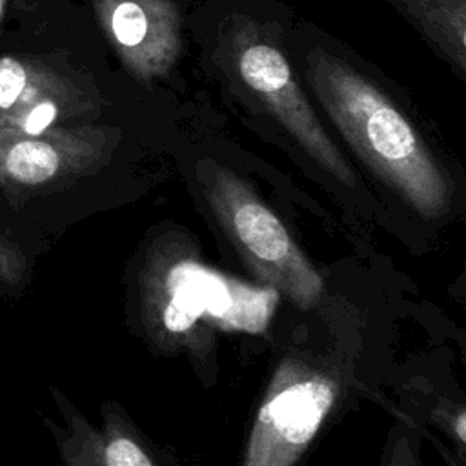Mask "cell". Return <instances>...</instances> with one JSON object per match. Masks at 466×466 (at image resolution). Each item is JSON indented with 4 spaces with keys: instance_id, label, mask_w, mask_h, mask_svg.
<instances>
[{
    "instance_id": "6da1fadb",
    "label": "cell",
    "mask_w": 466,
    "mask_h": 466,
    "mask_svg": "<svg viewBox=\"0 0 466 466\" xmlns=\"http://www.w3.org/2000/svg\"><path fill=\"white\" fill-rule=\"evenodd\" d=\"M308 78L353 151L411 208L437 217L450 187L410 120L366 76L324 49L308 58Z\"/></svg>"
},
{
    "instance_id": "8992f818",
    "label": "cell",
    "mask_w": 466,
    "mask_h": 466,
    "mask_svg": "<svg viewBox=\"0 0 466 466\" xmlns=\"http://www.w3.org/2000/svg\"><path fill=\"white\" fill-rule=\"evenodd\" d=\"M107 36L138 78L166 73L180 46V15L171 0H96Z\"/></svg>"
},
{
    "instance_id": "5b68a950",
    "label": "cell",
    "mask_w": 466,
    "mask_h": 466,
    "mask_svg": "<svg viewBox=\"0 0 466 466\" xmlns=\"http://www.w3.org/2000/svg\"><path fill=\"white\" fill-rule=\"evenodd\" d=\"M237 66L242 82L266 104L293 138L328 173L344 184H351V167L317 120L282 53L266 42H248L238 53Z\"/></svg>"
},
{
    "instance_id": "8fae6325",
    "label": "cell",
    "mask_w": 466,
    "mask_h": 466,
    "mask_svg": "<svg viewBox=\"0 0 466 466\" xmlns=\"http://www.w3.org/2000/svg\"><path fill=\"white\" fill-rule=\"evenodd\" d=\"M4 5H5V0H0V22H2V15H4Z\"/></svg>"
},
{
    "instance_id": "52a82bcc",
    "label": "cell",
    "mask_w": 466,
    "mask_h": 466,
    "mask_svg": "<svg viewBox=\"0 0 466 466\" xmlns=\"http://www.w3.org/2000/svg\"><path fill=\"white\" fill-rule=\"evenodd\" d=\"M73 138L58 133L44 137H0V177L38 186L53 180L71 162Z\"/></svg>"
},
{
    "instance_id": "9c48e42d",
    "label": "cell",
    "mask_w": 466,
    "mask_h": 466,
    "mask_svg": "<svg viewBox=\"0 0 466 466\" xmlns=\"http://www.w3.org/2000/svg\"><path fill=\"white\" fill-rule=\"evenodd\" d=\"M80 466H155L149 455L126 433L107 430L91 435Z\"/></svg>"
},
{
    "instance_id": "30bf717a",
    "label": "cell",
    "mask_w": 466,
    "mask_h": 466,
    "mask_svg": "<svg viewBox=\"0 0 466 466\" xmlns=\"http://www.w3.org/2000/svg\"><path fill=\"white\" fill-rule=\"evenodd\" d=\"M464 419H466V415L461 411L459 413V417H457V428H455V433H457V437H459V441L461 442H464V439H466V435H464Z\"/></svg>"
},
{
    "instance_id": "ba28073f",
    "label": "cell",
    "mask_w": 466,
    "mask_h": 466,
    "mask_svg": "<svg viewBox=\"0 0 466 466\" xmlns=\"http://www.w3.org/2000/svg\"><path fill=\"white\" fill-rule=\"evenodd\" d=\"M44 93V82L15 56H0V122Z\"/></svg>"
},
{
    "instance_id": "7a4b0ae2",
    "label": "cell",
    "mask_w": 466,
    "mask_h": 466,
    "mask_svg": "<svg viewBox=\"0 0 466 466\" xmlns=\"http://www.w3.org/2000/svg\"><path fill=\"white\" fill-rule=\"evenodd\" d=\"M147 300L162 331L171 337H189L204 328L260 333L271 319L279 293L180 257L155 277Z\"/></svg>"
},
{
    "instance_id": "277c9868",
    "label": "cell",
    "mask_w": 466,
    "mask_h": 466,
    "mask_svg": "<svg viewBox=\"0 0 466 466\" xmlns=\"http://www.w3.org/2000/svg\"><path fill=\"white\" fill-rule=\"evenodd\" d=\"M337 397L335 382L299 362H284L253 424L244 466H293Z\"/></svg>"
},
{
    "instance_id": "3957f363",
    "label": "cell",
    "mask_w": 466,
    "mask_h": 466,
    "mask_svg": "<svg viewBox=\"0 0 466 466\" xmlns=\"http://www.w3.org/2000/svg\"><path fill=\"white\" fill-rule=\"evenodd\" d=\"M208 198L235 248L266 286L309 309L322 293V279L297 248L279 217L224 167L206 182Z\"/></svg>"
}]
</instances>
